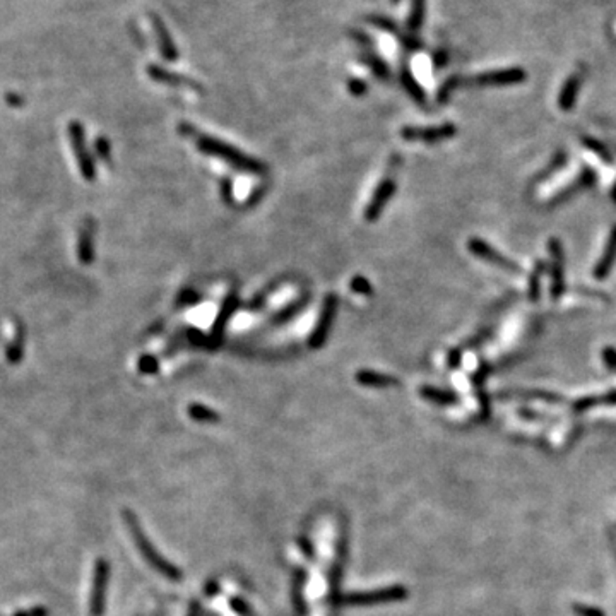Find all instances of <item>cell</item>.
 <instances>
[{
  "label": "cell",
  "mask_w": 616,
  "mask_h": 616,
  "mask_svg": "<svg viewBox=\"0 0 616 616\" xmlns=\"http://www.w3.org/2000/svg\"><path fill=\"white\" fill-rule=\"evenodd\" d=\"M122 517H124L125 524H127L129 528V532H131L137 550H139V553L142 554L144 560H146L158 574L163 575V577L170 579L173 582L182 581V570L158 553L156 548H154L153 543H151L149 538L146 536V532H144L142 528H140L139 519H137L131 510H124V512H122Z\"/></svg>",
  "instance_id": "cell-1"
},
{
  "label": "cell",
  "mask_w": 616,
  "mask_h": 616,
  "mask_svg": "<svg viewBox=\"0 0 616 616\" xmlns=\"http://www.w3.org/2000/svg\"><path fill=\"white\" fill-rule=\"evenodd\" d=\"M197 146H199V149L203 151V153L219 158V160L226 161V163H230L232 167L239 168V170L250 171V173H265L268 171V167H265L262 161H257L255 158L247 156V154L240 153L236 147L230 146V144H226V142H221V140H218V139H212V137H209V136H200L199 140H197Z\"/></svg>",
  "instance_id": "cell-2"
},
{
  "label": "cell",
  "mask_w": 616,
  "mask_h": 616,
  "mask_svg": "<svg viewBox=\"0 0 616 616\" xmlns=\"http://www.w3.org/2000/svg\"><path fill=\"white\" fill-rule=\"evenodd\" d=\"M408 597V589L404 586H391L385 589L372 590V592H356L341 596V603L346 606H375V604L394 603Z\"/></svg>",
  "instance_id": "cell-3"
},
{
  "label": "cell",
  "mask_w": 616,
  "mask_h": 616,
  "mask_svg": "<svg viewBox=\"0 0 616 616\" xmlns=\"http://www.w3.org/2000/svg\"><path fill=\"white\" fill-rule=\"evenodd\" d=\"M111 567L106 558H98L93 567L91 592H89V615L103 616L104 604H106V587L110 581Z\"/></svg>",
  "instance_id": "cell-4"
},
{
  "label": "cell",
  "mask_w": 616,
  "mask_h": 616,
  "mask_svg": "<svg viewBox=\"0 0 616 616\" xmlns=\"http://www.w3.org/2000/svg\"><path fill=\"white\" fill-rule=\"evenodd\" d=\"M68 136H71V144L72 149H74L75 160L79 163V170H81L82 176L86 180H95L96 176V167L95 161H93L91 154L88 153V147H86V139H84V127H82L79 122H72L68 125Z\"/></svg>",
  "instance_id": "cell-5"
},
{
  "label": "cell",
  "mask_w": 616,
  "mask_h": 616,
  "mask_svg": "<svg viewBox=\"0 0 616 616\" xmlns=\"http://www.w3.org/2000/svg\"><path fill=\"white\" fill-rule=\"evenodd\" d=\"M548 252H550L551 264V288L550 295L553 300L560 298L565 291V255L563 245L558 239H551L548 241Z\"/></svg>",
  "instance_id": "cell-6"
},
{
  "label": "cell",
  "mask_w": 616,
  "mask_h": 616,
  "mask_svg": "<svg viewBox=\"0 0 616 616\" xmlns=\"http://www.w3.org/2000/svg\"><path fill=\"white\" fill-rule=\"evenodd\" d=\"M337 312V297L336 295H327L326 300H324L322 312H320V319L317 322L315 329H313L312 336H310V348H322L326 344L327 337H329L330 327H333L334 319H336Z\"/></svg>",
  "instance_id": "cell-7"
},
{
  "label": "cell",
  "mask_w": 616,
  "mask_h": 616,
  "mask_svg": "<svg viewBox=\"0 0 616 616\" xmlns=\"http://www.w3.org/2000/svg\"><path fill=\"white\" fill-rule=\"evenodd\" d=\"M457 134V127L450 122L438 125V127H404L401 131V136L411 142H427L435 144L442 140L452 139Z\"/></svg>",
  "instance_id": "cell-8"
},
{
  "label": "cell",
  "mask_w": 616,
  "mask_h": 616,
  "mask_svg": "<svg viewBox=\"0 0 616 616\" xmlns=\"http://www.w3.org/2000/svg\"><path fill=\"white\" fill-rule=\"evenodd\" d=\"M467 248H469V252L474 255V257L483 259V261L488 262V264H493V265H496V268L505 269V271H510V272H522L521 265L515 264L512 259H509V257H505L503 254H500L496 248H493L492 245L486 243L485 240L471 239L469 243H467Z\"/></svg>",
  "instance_id": "cell-9"
},
{
  "label": "cell",
  "mask_w": 616,
  "mask_h": 616,
  "mask_svg": "<svg viewBox=\"0 0 616 616\" xmlns=\"http://www.w3.org/2000/svg\"><path fill=\"white\" fill-rule=\"evenodd\" d=\"M528 77V72L522 67H510V68H502V71H489L483 72V74L474 75L471 79V82L476 86H515L521 84Z\"/></svg>",
  "instance_id": "cell-10"
},
{
  "label": "cell",
  "mask_w": 616,
  "mask_h": 616,
  "mask_svg": "<svg viewBox=\"0 0 616 616\" xmlns=\"http://www.w3.org/2000/svg\"><path fill=\"white\" fill-rule=\"evenodd\" d=\"M394 192H395V182H394V180H392V178L382 180V183L377 187L375 194H373L372 200H370V204L366 205V209H365V219H366V221H368V223L377 221L378 216H380L382 211H384V209H385V205H387L389 200H391L392 196H394Z\"/></svg>",
  "instance_id": "cell-11"
},
{
  "label": "cell",
  "mask_w": 616,
  "mask_h": 616,
  "mask_svg": "<svg viewBox=\"0 0 616 616\" xmlns=\"http://www.w3.org/2000/svg\"><path fill=\"white\" fill-rule=\"evenodd\" d=\"M366 21H368L370 24H373L375 28H378V30L385 31V33H389V35L394 36V38H398V41L401 43L406 50L421 48L420 39L414 38V36H411V33L408 35V33H404V31L399 30V26L391 19V17H385V16H380V14H377V16H370Z\"/></svg>",
  "instance_id": "cell-12"
},
{
  "label": "cell",
  "mask_w": 616,
  "mask_h": 616,
  "mask_svg": "<svg viewBox=\"0 0 616 616\" xmlns=\"http://www.w3.org/2000/svg\"><path fill=\"white\" fill-rule=\"evenodd\" d=\"M149 21L154 28V33H156L158 46H160V52L161 55H163V59L168 60V62H175L180 55L175 43H173L170 31L167 30V24H165L163 21H161V17L154 12L149 14Z\"/></svg>",
  "instance_id": "cell-13"
},
{
  "label": "cell",
  "mask_w": 616,
  "mask_h": 616,
  "mask_svg": "<svg viewBox=\"0 0 616 616\" xmlns=\"http://www.w3.org/2000/svg\"><path fill=\"white\" fill-rule=\"evenodd\" d=\"M147 74H149L151 79H154L156 82H161V84L203 91V89H200V86L197 84V81H194V79L187 77V75H182V74H176V72H170V71H167V68H161L160 66H149L147 67Z\"/></svg>",
  "instance_id": "cell-14"
},
{
  "label": "cell",
  "mask_w": 616,
  "mask_h": 616,
  "mask_svg": "<svg viewBox=\"0 0 616 616\" xmlns=\"http://www.w3.org/2000/svg\"><path fill=\"white\" fill-rule=\"evenodd\" d=\"M236 307H239V297H236L235 293H232L225 301H223V307H221V310H219L214 324H212L211 337H209L211 346L219 344V341H221V336H223V330H225L226 324H228V320L232 319V315L235 313Z\"/></svg>",
  "instance_id": "cell-15"
},
{
  "label": "cell",
  "mask_w": 616,
  "mask_h": 616,
  "mask_svg": "<svg viewBox=\"0 0 616 616\" xmlns=\"http://www.w3.org/2000/svg\"><path fill=\"white\" fill-rule=\"evenodd\" d=\"M616 262V225L611 230L610 236H608L606 247H604L603 254H601L599 261H597L596 268H594V279L603 281L606 279L608 274L611 272Z\"/></svg>",
  "instance_id": "cell-16"
},
{
  "label": "cell",
  "mask_w": 616,
  "mask_h": 616,
  "mask_svg": "<svg viewBox=\"0 0 616 616\" xmlns=\"http://www.w3.org/2000/svg\"><path fill=\"white\" fill-rule=\"evenodd\" d=\"M582 86V77L577 74H572L570 77L565 81V84L561 86L560 95H558V106L563 111H570L572 108L577 103V96L581 93Z\"/></svg>",
  "instance_id": "cell-17"
},
{
  "label": "cell",
  "mask_w": 616,
  "mask_h": 616,
  "mask_svg": "<svg viewBox=\"0 0 616 616\" xmlns=\"http://www.w3.org/2000/svg\"><path fill=\"white\" fill-rule=\"evenodd\" d=\"M355 378L360 385H363V387H373V389L395 387V385L399 384L395 377L372 372V370H360V372L355 375Z\"/></svg>",
  "instance_id": "cell-18"
},
{
  "label": "cell",
  "mask_w": 616,
  "mask_h": 616,
  "mask_svg": "<svg viewBox=\"0 0 616 616\" xmlns=\"http://www.w3.org/2000/svg\"><path fill=\"white\" fill-rule=\"evenodd\" d=\"M93 236H95V225H93L91 219L86 221V225L82 226L81 235H79V261L82 264H91L93 257H95V250H93Z\"/></svg>",
  "instance_id": "cell-19"
},
{
  "label": "cell",
  "mask_w": 616,
  "mask_h": 616,
  "mask_svg": "<svg viewBox=\"0 0 616 616\" xmlns=\"http://www.w3.org/2000/svg\"><path fill=\"white\" fill-rule=\"evenodd\" d=\"M420 394H421V398L427 399V401L435 402V404H440V406L454 404V402H457V395L454 394V392L444 391V389L430 387V385H424V387H421Z\"/></svg>",
  "instance_id": "cell-20"
},
{
  "label": "cell",
  "mask_w": 616,
  "mask_h": 616,
  "mask_svg": "<svg viewBox=\"0 0 616 616\" xmlns=\"http://www.w3.org/2000/svg\"><path fill=\"white\" fill-rule=\"evenodd\" d=\"M424 14H427V0H411L408 23H406L409 33H416L421 30L424 23Z\"/></svg>",
  "instance_id": "cell-21"
},
{
  "label": "cell",
  "mask_w": 616,
  "mask_h": 616,
  "mask_svg": "<svg viewBox=\"0 0 616 616\" xmlns=\"http://www.w3.org/2000/svg\"><path fill=\"white\" fill-rule=\"evenodd\" d=\"M401 82H402V86H404L406 91H408V95L414 100V102H416L418 104L427 103V95H424L423 88H421L420 82L416 81V77H414V75L411 74L406 67L401 71Z\"/></svg>",
  "instance_id": "cell-22"
},
{
  "label": "cell",
  "mask_w": 616,
  "mask_h": 616,
  "mask_svg": "<svg viewBox=\"0 0 616 616\" xmlns=\"http://www.w3.org/2000/svg\"><path fill=\"white\" fill-rule=\"evenodd\" d=\"M305 581H307V577H305V572L298 570L297 575H295V582H293V604H295V611H297L298 616H304L305 613H307V608H305V597H304Z\"/></svg>",
  "instance_id": "cell-23"
},
{
  "label": "cell",
  "mask_w": 616,
  "mask_h": 616,
  "mask_svg": "<svg viewBox=\"0 0 616 616\" xmlns=\"http://www.w3.org/2000/svg\"><path fill=\"white\" fill-rule=\"evenodd\" d=\"M187 411H189V416L192 420L199 421V423H216V421L221 420V416L214 409L207 408L204 404H190Z\"/></svg>",
  "instance_id": "cell-24"
},
{
  "label": "cell",
  "mask_w": 616,
  "mask_h": 616,
  "mask_svg": "<svg viewBox=\"0 0 616 616\" xmlns=\"http://www.w3.org/2000/svg\"><path fill=\"white\" fill-rule=\"evenodd\" d=\"M360 59H362L363 64H366V66L372 68V72L378 79H389L391 71H389V66L384 62V59H380L375 53H363Z\"/></svg>",
  "instance_id": "cell-25"
},
{
  "label": "cell",
  "mask_w": 616,
  "mask_h": 616,
  "mask_svg": "<svg viewBox=\"0 0 616 616\" xmlns=\"http://www.w3.org/2000/svg\"><path fill=\"white\" fill-rule=\"evenodd\" d=\"M582 144L590 151V153L596 154L599 160H603L606 165L613 163V156H611V151L604 146L601 140L594 139V137H582Z\"/></svg>",
  "instance_id": "cell-26"
},
{
  "label": "cell",
  "mask_w": 616,
  "mask_h": 616,
  "mask_svg": "<svg viewBox=\"0 0 616 616\" xmlns=\"http://www.w3.org/2000/svg\"><path fill=\"white\" fill-rule=\"evenodd\" d=\"M305 305H307V297H305V298H300V300H297V301H295V304H291L290 307H286V308L281 310V312L277 313V315L272 319V324H276V326H279V324L288 322V320L293 319V317L297 315V313L300 312V310L304 308Z\"/></svg>",
  "instance_id": "cell-27"
},
{
  "label": "cell",
  "mask_w": 616,
  "mask_h": 616,
  "mask_svg": "<svg viewBox=\"0 0 616 616\" xmlns=\"http://www.w3.org/2000/svg\"><path fill=\"white\" fill-rule=\"evenodd\" d=\"M543 271H545V268H543L541 262H538L531 277H529V300L531 301L539 300V291H541V283L539 281H541Z\"/></svg>",
  "instance_id": "cell-28"
},
{
  "label": "cell",
  "mask_w": 616,
  "mask_h": 616,
  "mask_svg": "<svg viewBox=\"0 0 616 616\" xmlns=\"http://www.w3.org/2000/svg\"><path fill=\"white\" fill-rule=\"evenodd\" d=\"M460 81H463V79H460L459 75H452V77L447 79L444 84H442V88L438 89L437 102L438 103H447V102H449V98H450V96H452V93L456 91V89L460 86Z\"/></svg>",
  "instance_id": "cell-29"
},
{
  "label": "cell",
  "mask_w": 616,
  "mask_h": 616,
  "mask_svg": "<svg viewBox=\"0 0 616 616\" xmlns=\"http://www.w3.org/2000/svg\"><path fill=\"white\" fill-rule=\"evenodd\" d=\"M565 161H567V154H565V153H558V154H557V156H554V160H553V161H551L550 168H546V170H545V171H543V173H541V175H539V178H538V180H536V182H538V183H539V182H545V180L548 178V176H550V175H553V173H554V171H558V170H560V168H561V167H563V165H565Z\"/></svg>",
  "instance_id": "cell-30"
},
{
  "label": "cell",
  "mask_w": 616,
  "mask_h": 616,
  "mask_svg": "<svg viewBox=\"0 0 616 616\" xmlns=\"http://www.w3.org/2000/svg\"><path fill=\"white\" fill-rule=\"evenodd\" d=\"M139 370L142 373H147V375H149V373H156L158 370H160V363H158V360L154 358V356L144 355L142 358L139 360Z\"/></svg>",
  "instance_id": "cell-31"
},
{
  "label": "cell",
  "mask_w": 616,
  "mask_h": 616,
  "mask_svg": "<svg viewBox=\"0 0 616 616\" xmlns=\"http://www.w3.org/2000/svg\"><path fill=\"white\" fill-rule=\"evenodd\" d=\"M351 290L360 295H372V284H370V281L365 279L363 276H356L355 279L351 281Z\"/></svg>",
  "instance_id": "cell-32"
},
{
  "label": "cell",
  "mask_w": 616,
  "mask_h": 616,
  "mask_svg": "<svg viewBox=\"0 0 616 616\" xmlns=\"http://www.w3.org/2000/svg\"><path fill=\"white\" fill-rule=\"evenodd\" d=\"M366 89H368V86H366V82L363 81V79H356V77L349 79L348 91L351 93L353 96H363L366 93Z\"/></svg>",
  "instance_id": "cell-33"
},
{
  "label": "cell",
  "mask_w": 616,
  "mask_h": 616,
  "mask_svg": "<svg viewBox=\"0 0 616 616\" xmlns=\"http://www.w3.org/2000/svg\"><path fill=\"white\" fill-rule=\"evenodd\" d=\"M601 356H603V362L606 363L608 368L616 373V349L611 348V346H606L603 349V353H601Z\"/></svg>",
  "instance_id": "cell-34"
},
{
  "label": "cell",
  "mask_w": 616,
  "mask_h": 616,
  "mask_svg": "<svg viewBox=\"0 0 616 616\" xmlns=\"http://www.w3.org/2000/svg\"><path fill=\"white\" fill-rule=\"evenodd\" d=\"M95 146H96V153H98V156L102 158V160L104 161L110 160V142H108L104 137H100V139L95 142Z\"/></svg>",
  "instance_id": "cell-35"
},
{
  "label": "cell",
  "mask_w": 616,
  "mask_h": 616,
  "mask_svg": "<svg viewBox=\"0 0 616 616\" xmlns=\"http://www.w3.org/2000/svg\"><path fill=\"white\" fill-rule=\"evenodd\" d=\"M574 613L577 615V616H604L603 611L596 610V608L582 606V604H575V606H574Z\"/></svg>",
  "instance_id": "cell-36"
},
{
  "label": "cell",
  "mask_w": 616,
  "mask_h": 616,
  "mask_svg": "<svg viewBox=\"0 0 616 616\" xmlns=\"http://www.w3.org/2000/svg\"><path fill=\"white\" fill-rule=\"evenodd\" d=\"M12 616H48V610L45 606H33L30 610H21Z\"/></svg>",
  "instance_id": "cell-37"
},
{
  "label": "cell",
  "mask_w": 616,
  "mask_h": 616,
  "mask_svg": "<svg viewBox=\"0 0 616 616\" xmlns=\"http://www.w3.org/2000/svg\"><path fill=\"white\" fill-rule=\"evenodd\" d=\"M351 38L363 46H373V39L366 33H363V31H351Z\"/></svg>",
  "instance_id": "cell-38"
},
{
  "label": "cell",
  "mask_w": 616,
  "mask_h": 616,
  "mask_svg": "<svg viewBox=\"0 0 616 616\" xmlns=\"http://www.w3.org/2000/svg\"><path fill=\"white\" fill-rule=\"evenodd\" d=\"M232 608L240 616H248V615H250V608H248L247 603H243V601H241V599H232Z\"/></svg>",
  "instance_id": "cell-39"
},
{
  "label": "cell",
  "mask_w": 616,
  "mask_h": 616,
  "mask_svg": "<svg viewBox=\"0 0 616 616\" xmlns=\"http://www.w3.org/2000/svg\"><path fill=\"white\" fill-rule=\"evenodd\" d=\"M197 300H199V297H197L194 291L187 290V291H183L182 297H180V305H194V304H197Z\"/></svg>",
  "instance_id": "cell-40"
},
{
  "label": "cell",
  "mask_w": 616,
  "mask_h": 616,
  "mask_svg": "<svg viewBox=\"0 0 616 616\" xmlns=\"http://www.w3.org/2000/svg\"><path fill=\"white\" fill-rule=\"evenodd\" d=\"M447 60H449V55H447L445 52H442V50H440V52H437L433 55V66L435 67H444L445 64H447Z\"/></svg>",
  "instance_id": "cell-41"
},
{
  "label": "cell",
  "mask_w": 616,
  "mask_h": 616,
  "mask_svg": "<svg viewBox=\"0 0 616 616\" xmlns=\"http://www.w3.org/2000/svg\"><path fill=\"white\" fill-rule=\"evenodd\" d=\"M298 543H300V546H301V550H304V553L307 554L308 558H313V548H312V545H310L308 539L301 538Z\"/></svg>",
  "instance_id": "cell-42"
},
{
  "label": "cell",
  "mask_w": 616,
  "mask_h": 616,
  "mask_svg": "<svg viewBox=\"0 0 616 616\" xmlns=\"http://www.w3.org/2000/svg\"><path fill=\"white\" fill-rule=\"evenodd\" d=\"M459 363H460V353L459 351H450L449 365L452 366V368H457V366H459Z\"/></svg>",
  "instance_id": "cell-43"
},
{
  "label": "cell",
  "mask_w": 616,
  "mask_h": 616,
  "mask_svg": "<svg viewBox=\"0 0 616 616\" xmlns=\"http://www.w3.org/2000/svg\"><path fill=\"white\" fill-rule=\"evenodd\" d=\"M189 616H199V604H197V601L192 604V606H190Z\"/></svg>",
  "instance_id": "cell-44"
},
{
  "label": "cell",
  "mask_w": 616,
  "mask_h": 616,
  "mask_svg": "<svg viewBox=\"0 0 616 616\" xmlns=\"http://www.w3.org/2000/svg\"><path fill=\"white\" fill-rule=\"evenodd\" d=\"M205 594H207V596H212V594L216 592V584H211V586H207V590H204Z\"/></svg>",
  "instance_id": "cell-45"
},
{
  "label": "cell",
  "mask_w": 616,
  "mask_h": 616,
  "mask_svg": "<svg viewBox=\"0 0 616 616\" xmlns=\"http://www.w3.org/2000/svg\"><path fill=\"white\" fill-rule=\"evenodd\" d=\"M611 197H613V200H615V203H616V183H615L613 190H611Z\"/></svg>",
  "instance_id": "cell-46"
},
{
  "label": "cell",
  "mask_w": 616,
  "mask_h": 616,
  "mask_svg": "<svg viewBox=\"0 0 616 616\" xmlns=\"http://www.w3.org/2000/svg\"><path fill=\"white\" fill-rule=\"evenodd\" d=\"M391 2H392V3H394V6H395V3H399V2H401V0H391Z\"/></svg>",
  "instance_id": "cell-47"
},
{
  "label": "cell",
  "mask_w": 616,
  "mask_h": 616,
  "mask_svg": "<svg viewBox=\"0 0 616 616\" xmlns=\"http://www.w3.org/2000/svg\"><path fill=\"white\" fill-rule=\"evenodd\" d=\"M0 616H2V615H0Z\"/></svg>",
  "instance_id": "cell-48"
}]
</instances>
